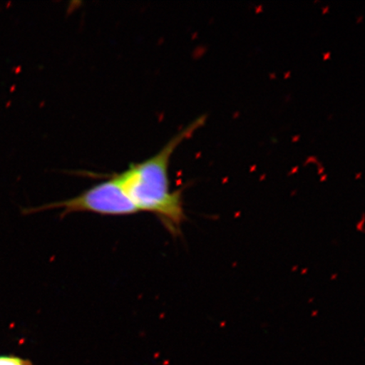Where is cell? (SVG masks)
<instances>
[{"label": "cell", "mask_w": 365, "mask_h": 365, "mask_svg": "<svg viewBox=\"0 0 365 365\" xmlns=\"http://www.w3.org/2000/svg\"><path fill=\"white\" fill-rule=\"evenodd\" d=\"M0 365H34L29 359L16 355H0Z\"/></svg>", "instance_id": "3957f363"}, {"label": "cell", "mask_w": 365, "mask_h": 365, "mask_svg": "<svg viewBox=\"0 0 365 365\" xmlns=\"http://www.w3.org/2000/svg\"><path fill=\"white\" fill-rule=\"evenodd\" d=\"M205 121V115L196 118L154 156L132 163L125 171L113 175L139 212L154 214L175 235L180 234L186 216L182 190L170 188V159L180 144L190 138Z\"/></svg>", "instance_id": "6da1fadb"}, {"label": "cell", "mask_w": 365, "mask_h": 365, "mask_svg": "<svg viewBox=\"0 0 365 365\" xmlns=\"http://www.w3.org/2000/svg\"><path fill=\"white\" fill-rule=\"evenodd\" d=\"M41 209H61L63 216L76 212H91L103 216H128L139 212L113 175L107 180L91 186L76 197L43 205L38 208V211Z\"/></svg>", "instance_id": "7a4b0ae2"}]
</instances>
